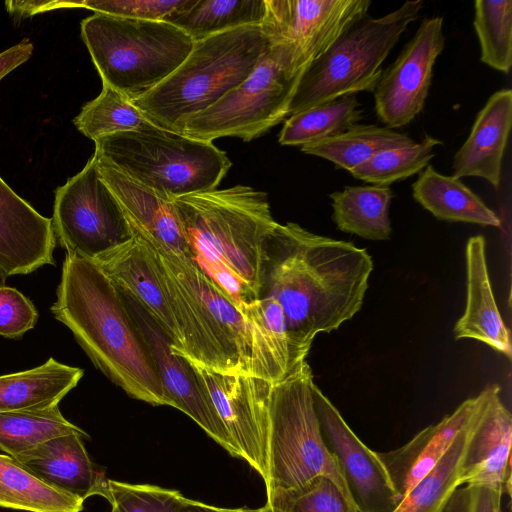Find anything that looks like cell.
<instances>
[{
	"label": "cell",
	"mask_w": 512,
	"mask_h": 512,
	"mask_svg": "<svg viewBox=\"0 0 512 512\" xmlns=\"http://www.w3.org/2000/svg\"><path fill=\"white\" fill-rule=\"evenodd\" d=\"M373 260L365 248L318 235L292 222L269 236L259 297L285 317L292 365L305 361L318 333H330L361 309Z\"/></svg>",
	"instance_id": "obj_1"
},
{
	"label": "cell",
	"mask_w": 512,
	"mask_h": 512,
	"mask_svg": "<svg viewBox=\"0 0 512 512\" xmlns=\"http://www.w3.org/2000/svg\"><path fill=\"white\" fill-rule=\"evenodd\" d=\"M128 220L157 262L180 335V349L171 348L174 354L215 372L252 375L273 383L293 373L251 307H239L191 258L165 247Z\"/></svg>",
	"instance_id": "obj_2"
},
{
	"label": "cell",
	"mask_w": 512,
	"mask_h": 512,
	"mask_svg": "<svg viewBox=\"0 0 512 512\" xmlns=\"http://www.w3.org/2000/svg\"><path fill=\"white\" fill-rule=\"evenodd\" d=\"M50 311L72 332L95 367L130 397L170 406L123 295L93 260L66 253Z\"/></svg>",
	"instance_id": "obj_3"
},
{
	"label": "cell",
	"mask_w": 512,
	"mask_h": 512,
	"mask_svg": "<svg viewBox=\"0 0 512 512\" xmlns=\"http://www.w3.org/2000/svg\"><path fill=\"white\" fill-rule=\"evenodd\" d=\"M173 204L194 263L239 307L255 304L277 224L267 194L236 185L182 196Z\"/></svg>",
	"instance_id": "obj_4"
},
{
	"label": "cell",
	"mask_w": 512,
	"mask_h": 512,
	"mask_svg": "<svg viewBox=\"0 0 512 512\" xmlns=\"http://www.w3.org/2000/svg\"><path fill=\"white\" fill-rule=\"evenodd\" d=\"M268 47L260 25L231 29L196 41L187 58L167 79L132 101L156 126L183 134L190 118L249 76Z\"/></svg>",
	"instance_id": "obj_5"
},
{
	"label": "cell",
	"mask_w": 512,
	"mask_h": 512,
	"mask_svg": "<svg viewBox=\"0 0 512 512\" xmlns=\"http://www.w3.org/2000/svg\"><path fill=\"white\" fill-rule=\"evenodd\" d=\"M94 156L165 199L215 190L231 161L212 142L152 125L94 141Z\"/></svg>",
	"instance_id": "obj_6"
},
{
	"label": "cell",
	"mask_w": 512,
	"mask_h": 512,
	"mask_svg": "<svg viewBox=\"0 0 512 512\" xmlns=\"http://www.w3.org/2000/svg\"><path fill=\"white\" fill-rule=\"evenodd\" d=\"M80 27L102 84L131 100L167 79L194 46L183 30L166 21L94 13Z\"/></svg>",
	"instance_id": "obj_7"
},
{
	"label": "cell",
	"mask_w": 512,
	"mask_h": 512,
	"mask_svg": "<svg viewBox=\"0 0 512 512\" xmlns=\"http://www.w3.org/2000/svg\"><path fill=\"white\" fill-rule=\"evenodd\" d=\"M314 384L311 368L305 361L273 385L263 479L267 500L298 489L318 476L332 479L350 498L323 439L313 399Z\"/></svg>",
	"instance_id": "obj_8"
},
{
	"label": "cell",
	"mask_w": 512,
	"mask_h": 512,
	"mask_svg": "<svg viewBox=\"0 0 512 512\" xmlns=\"http://www.w3.org/2000/svg\"><path fill=\"white\" fill-rule=\"evenodd\" d=\"M423 4L422 0L407 1L386 15H366L353 23L304 69L288 116L344 95L373 91L381 65L418 18Z\"/></svg>",
	"instance_id": "obj_9"
},
{
	"label": "cell",
	"mask_w": 512,
	"mask_h": 512,
	"mask_svg": "<svg viewBox=\"0 0 512 512\" xmlns=\"http://www.w3.org/2000/svg\"><path fill=\"white\" fill-rule=\"evenodd\" d=\"M303 71L294 69L284 48L269 44L249 76L212 106L190 118L183 134L205 142L223 137L243 141L259 137L288 116Z\"/></svg>",
	"instance_id": "obj_10"
},
{
	"label": "cell",
	"mask_w": 512,
	"mask_h": 512,
	"mask_svg": "<svg viewBox=\"0 0 512 512\" xmlns=\"http://www.w3.org/2000/svg\"><path fill=\"white\" fill-rule=\"evenodd\" d=\"M52 224L56 241L66 253L89 260L132 238L126 213L93 156L56 188Z\"/></svg>",
	"instance_id": "obj_11"
},
{
	"label": "cell",
	"mask_w": 512,
	"mask_h": 512,
	"mask_svg": "<svg viewBox=\"0 0 512 512\" xmlns=\"http://www.w3.org/2000/svg\"><path fill=\"white\" fill-rule=\"evenodd\" d=\"M370 0H265L261 28L270 45L283 47L303 71L353 23L367 15Z\"/></svg>",
	"instance_id": "obj_12"
},
{
	"label": "cell",
	"mask_w": 512,
	"mask_h": 512,
	"mask_svg": "<svg viewBox=\"0 0 512 512\" xmlns=\"http://www.w3.org/2000/svg\"><path fill=\"white\" fill-rule=\"evenodd\" d=\"M189 363L222 421L237 457L244 459L264 479L269 403L274 383L252 375L215 372Z\"/></svg>",
	"instance_id": "obj_13"
},
{
	"label": "cell",
	"mask_w": 512,
	"mask_h": 512,
	"mask_svg": "<svg viewBox=\"0 0 512 512\" xmlns=\"http://www.w3.org/2000/svg\"><path fill=\"white\" fill-rule=\"evenodd\" d=\"M445 47L443 17L424 19L374 89L377 117L388 128L403 127L424 108L433 67Z\"/></svg>",
	"instance_id": "obj_14"
},
{
	"label": "cell",
	"mask_w": 512,
	"mask_h": 512,
	"mask_svg": "<svg viewBox=\"0 0 512 512\" xmlns=\"http://www.w3.org/2000/svg\"><path fill=\"white\" fill-rule=\"evenodd\" d=\"M313 399L324 442L358 512H393L399 499L376 452L361 442L316 384Z\"/></svg>",
	"instance_id": "obj_15"
},
{
	"label": "cell",
	"mask_w": 512,
	"mask_h": 512,
	"mask_svg": "<svg viewBox=\"0 0 512 512\" xmlns=\"http://www.w3.org/2000/svg\"><path fill=\"white\" fill-rule=\"evenodd\" d=\"M121 294L152 354L170 406L188 415L215 442L237 457L235 447L189 361L171 351L172 338L139 303Z\"/></svg>",
	"instance_id": "obj_16"
},
{
	"label": "cell",
	"mask_w": 512,
	"mask_h": 512,
	"mask_svg": "<svg viewBox=\"0 0 512 512\" xmlns=\"http://www.w3.org/2000/svg\"><path fill=\"white\" fill-rule=\"evenodd\" d=\"M486 390V398L468 429L459 483L487 485L510 495L512 417L500 399L499 386L491 385Z\"/></svg>",
	"instance_id": "obj_17"
},
{
	"label": "cell",
	"mask_w": 512,
	"mask_h": 512,
	"mask_svg": "<svg viewBox=\"0 0 512 512\" xmlns=\"http://www.w3.org/2000/svg\"><path fill=\"white\" fill-rule=\"evenodd\" d=\"M129 225L132 238L93 261L122 293L134 299L149 313L172 338V349L178 350L181 347L180 335L157 262L143 236L130 221Z\"/></svg>",
	"instance_id": "obj_18"
},
{
	"label": "cell",
	"mask_w": 512,
	"mask_h": 512,
	"mask_svg": "<svg viewBox=\"0 0 512 512\" xmlns=\"http://www.w3.org/2000/svg\"><path fill=\"white\" fill-rule=\"evenodd\" d=\"M52 219L37 212L0 177V279L54 265Z\"/></svg>",
	"instance_id": "obj_19"
},
{
	"label": "cell",
	"mask_w": 512,
	"mask_h": 512,
	"mask_svg": "<svg viewBox=\"0 0 512 512\" xmlns=\"http://www.w3.org/2000/svg\"><path fill=\"white\" fill-rule=\"evenodd\" d=\"M486 388L461 403L439 423L416 434L408 443L388 452H376L399 502L442 459L457 435L473 420L486 398Z\"/></svg>",
	"instance_id": "obj_20"
},
{
	"label": "cell",
	"mask_w": 512,
	"mask_h": 512,
	"mask_svg": "<svg viewBox=\"0 0 512 512\" xmlns=\"http://www.w3.org/2000/svg\"><path fill=\"white\" fill-rule=\"evenodd\" d=\"M511 123L512 91L505 88L493 93L478 112L454 156L452 176L483 178L497 189Z\"/></svg>",
	"instance_id": "obj_21"
},
{
	"label": "cell",
	"mask_w": 512,
	"mask_h": 512,
	"mask_svg": "<svg viewBox=\"0 0 512 512\" xmlns=\"http://www.w3.org/2000/svg\"><path fill=\"white\" fill-rule=\"evenodd\" d=\"M80 434L45 441L14 458L55 488L85 500L98 495L107 480L90 459Z\"/></svg>",
	"instance_id": "obj_22"
},
{
	"label": "cell",
	"mask_w": 512,
	"mask_h": 512,
	"mask_svg": "<svg viewBox=\"0 0 512 512\" xmlns=\"http://www.w3.org/2000/svg\"><path fill=\"white\" fill-rule=\"evenodd\" d=\"M467 297L463 315L456 322V339L481 341L511 359L510 331L498 310L489 278L485 239L472 236L466 243Z\"/></svg>",
	"instance_id": "obj_23"
},
{
	"label": "cell",
	"mask_w": 512,
	"mask_h": 512,
	"mask_svg": "<svg viewBox=\"0 0 512 512\" xmlns=\"http://www.w3.org/2000/svg\"><path fill=\"white\" fill-rule=\"evenodd\" d=\"M93 157L101 177L120 202L127 217L165 247L190 258L173 201Z\"/></svg>",
	"instance_id": "obj_24"
},
{
	"label": "cell",
	"mask_w": 512,
	"mask_h": 512,
	"mask_svg": "<svg viewBox=\"0 0 512 512\" xmlns=\"http://www.w3.org/2000/svg\"><path fill=\"white\" fill-rule=\"evenodd\" d=\"M84 371L49 358L32 369L0 376V413L58 405Z\"/></svg>",
	"instance_id": "obj_25"
},
{
	"label": "cell",
	"mask_w": 512,
	"mask_h": 512,
	"mask_svg": "<svg viewBox=\"0 0 512 512\" xmlns=\"http://www.w3.org/2000/svg\"><path fill=\"white\" fill-rule=\"evenodd\" d=\"M413 198L437 219L501 227V220L460 178L428 165L412 184Z\"/></svg>",
	"instance_id": "obj_26"
},
{
	"label": "cell",
	"mask_w": 512,
	"mask_h": 512,
	"mask_svg": "<svg viewBox=\"0 0 512 512\" xmlns=\"http://www.w3.org/2000/svg\"><path fill=\"white\" fill-rule=\"evenodd\" d=\"M329 197L332 219L339 230L368 240L390 239L393 191L389 186H346Z\"/></svg>",
	"instance_id": "obj_27"
},
{
	"label": "cell",
	"mask_w": 512,
	"mask_h": 512,
	"mask_svg": "<svg viewBox=\"0 0 512 512\" xmlns=\"http://www.w3.org/2000/svg\"><path fill=\"white\" fill-rule=\"evenodd\" d=\"M264 15L265 0H191L164 21L196 42L231 29L261 25Z\"/></svg>",
	"instance_id": "obj_28"
},
{
	"label": "cell",
	"mask_w": 512,
	"mask_h": 512,
	"mask_svg": "<svg viewBox=\"0 0 512 512\" xmlns=\"http://www.w3.org/2000/svg\"><path fill=\"white\" fill-rule=\"evenodd\" d=\"M406 134L375 124H355L344 132L301 147L308 155L332 162L338 169L349 172L375 154L413 145Z\"/></svg>",
	"instance_id": "obj_29"
},
{
	"label": "cell",
	"mask_w": 512,
	"mask_h": 512,
	"mask_svg": "<svg viewBox=\"0 0 512 512\" xmlns=\"http://www.w3.org/2000/svg\"><path fill=\"white\" fill-rule=\"evenodd\" d=\"M83 502L46 483L14 458L0 454V507L28 512H81Z\"/></svg>",
	"instance_id": "obj_30"
},
{
	"label": "cell",
	"mask_w": 512,
	"mask_h": 512,
	"mask_svg": "<svg viewBox=\"0 0 512 512\" xmlns=\"http://www.w3.org/2000/svg\"><path fill=\"white\" fill-rule=\"evenodd\" d=\"M362 118L356 94H348L290 115L279 133L283 146H304L338 135Z\"/></svg>",
	"instance_id": "obj_31"
},
{
	"label": "cell",
	"mask_w": 512,
	"mask_h": 512,
	"mask_svg": "<svg viewBox=\"0 0 512 512\" xmlns=\"http://www.w3.org/2000/svg\"><path fill=\"white\" fill-rule=\"evenodd\" d=\"M86 432L69 422L59 406L0 413V449L8 456H17L52 438Z\"/></svg>",
	"instance_id": "obj_32"
},
{
	"label": "cell",
	"mask_w": 512,
	"mask_h": 512,
	"mask_svg": "<svg viewBox=\"0 0 512 512\" xmlns=\"http://www.w3.org/2000/svg\"><path fill=\"white\" fill-rule=\"evenodd\" d=\"M73 123L78 131L93 141L155 125L128 96L104 84L100 94L85 103Z\"/></svg>",
	"instance_id": "obj_33"
},
{
	"label": "cell",
	"mask_w": 512,
	"mask_h": 512,
	"mask_svg": "<svg viewBox=\"0 0 512 512\" xmlns=\"http://www.w3.org/2000/svg\"><path fill=\"white\" fill-rule=\"evenodd\" d=\"M470 424L457 435L437 465L400 500L393 512H443L453 492L460 487L459 467Z\"/></svg>",
	"instance_id": "obj_34"
},
{
	"label": "cell",
	"mask_w": 512,
	"mask_h": 512,
	"mask_svg": "<svg viewBox=\"0 0 512 512\" xmlns=\"http://www.w3.org/2000/svg\"><path fill=\"white\" fill-rule=\"evenodd\" d=\"M473 26L481 62L508 73L512 64V1L476 0Z\"/></svg>",
	"instance_id": "obj_35"
},
{
	"label": "cell",
	"mask_w": 512,
	"mask_h": 512,
	"mask_svg": "<svg viewBox=\"0 0 512 512\" xmlns=\"http://www.w3.org/2000/svg\"><path fill=\"white\" fill-rule=\"evenodd\" d=\"M442 142L432 136L411 146L381 151L350 171L358 180L377 186H389L421 172L434 157Z\"/></svg>",
	"instance_id": "obj_36"
},
{
	"label": "cell",
	"mask_w": 512,
	"mask_h": 512,
	"mask_svg": "<svg viewBox=\"0 0 512 512\" xmlns=\"http://www.w3.org/2000/svg\"><path fill=\"white\" fill-rule=\"evenodd\" d=\"M269 512H358L351 499L327 476L266 501Z\"/></svg>",
	"instance_id": "obj_37"
},
{
	"label": "cell",
	"mask_w": 512,
	"mask_h": 512,
	"mask_svg": "<svg viewBox=\"0 0 512 512\" xmlns=\"http://www.w3.org/2000/svg\"><path fill=\"white\" fill-rule=\"evenodd\" d=\"M99 496L105 498L117 512H178L187 499L177 490L108 478Z\"/></svg>",
	"instance_id": "obj_38"
},
{
	"label": "cell",
	"mask_w": 512,
	"mask_h": 512,
	"mask_svg": "<svg viewBox=\"0 0 512 512\" xmlns=\"http://www.w3.org/2000/svg\"><path fill=\"white\" fill-rule=\"evenodd\" d=\"M190 2L191 0H84L80 1V8L117 17L164 21Z\"/></svg>",
	"instance_id": "obj_39"
},
{
	"label": "cell",
	"mask_w": 512,
	"mask_h": 512,
	"mask_svg": "<svg viewBox=\"0 0 512 512\" xmlns=\"http://www.w3.org/2000/svg\"><path fill=\"white\" fill-rule=\"evenodd\" d=\"M38 320L34 304L19 290L0 286V335L21 338Z\"/></svg>",
	"instance_id": "obj_40"
},
{
	"label": "cell",
	"mask_w": 512,
	"mask_h": 512,
	"mask_svg": "<svg viewBox=\"0 0 512 512\" xmlns=\"http://www.w3.org/2000/svg\"><path fill=\"white\" fill-rule=\"evenodd\" d=\"M7 12L15 21L62 8H79L78 1H6Z\"/></svg>",
	"instance_id": "obj_41"
},
{
	"label": "cell",
	"mask_w": 512,
	"mask_h": 512,
	"mask_svg": "<svg viewBox=\"0 0 512 512\" xmlns=\"http://www.w3.org/2000/svg\"><path fill=\"white\" fill-rule=\"evenodd\" d=\"M33 53V43L25 38L0 52V81L11 71L24 64Z\"/></svg>",
	"instance_id": "obj_42"
},
{
	"label": "cell",
	"mask_w": 512,
	"mask_h": 512,
	"mask_svg": "<svg viewBox=\"0 0 512 512\" xmlns=\"http://www.w3.org/2000/svg\"><path fill=\"white\" fill-rule=\"evenodd\" d=\"M472 487L471 512H503L501 500L503 494L487 485H470Z\"/></svg>",
	"instance_id": "obj_43"
},
{
	"label": "cell",
	"mask_w": 512,
	"mask_h": 512,
	"mask_svg": "<svg viewBox=\"0 0 512 512\" xmlns=\"http://www.w3.org/2000/svg\"><path fill=\"white\" fill-rule=\"evenodd\" d=\"M472 510V487L466 485L464 488L458 487L450 499L443 512H471Z\"/></svg>",
	"instance_id": "obj_44"
},
{
	"label": "cell",
	"mask_w": 512,
	"mask_h": 512,
	"mask_svg": "<svg viewBox=\"0 0 512 512\" xmlns=\"http://www.w3.org/2000/svg\"><path fill=\"white\" fill-rule=\"evenodd\" d=\"M178 512H269L265 507L258 509L248 508H221L195 500L186 499Z\"/></svg>",
	"instance_id": "obj_45"
},
{
	"label": "cell",
	"mask_w": 512,
	"mask_h": 512,
	"mask_svg": "<svg viewBox=\"0 0 512 512\" xmlns=\"http://www.w3.org/2000/svg\"><path fill=\"white\" fill-rule=\"evenodd\" d=\"M111 512H117L114 508H112Z\"/></svg>",
	"instance_id": "obj_46"
}]
</instances>
